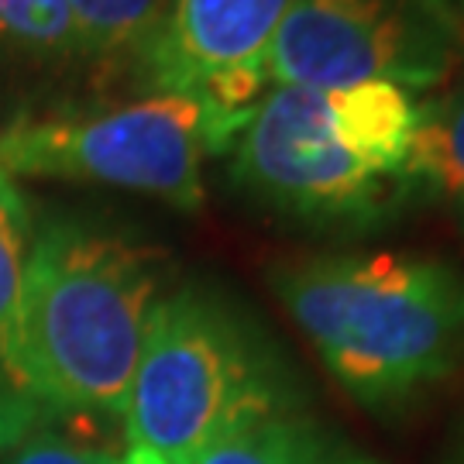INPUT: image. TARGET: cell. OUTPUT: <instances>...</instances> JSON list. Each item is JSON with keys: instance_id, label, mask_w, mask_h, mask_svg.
I'll return each instance as SVG.
<instances>
[{"instance_id": "1", "label": "cell", "mask_w": 464, "mask_h": 464, "mask_svg": "<svg viewBox=\"0 0 464 464\" xmlns=\"http://www.w3.org/2000/svg\"><path fill=\"white\" fill-rule=\"evenodd\" d=\"M159 299V248L90 220H49L17 303V385L42 413L124 420Z\"/></svg>"}, {"instance_id": "2", "label": "cell", "mask_w": 464, "mask_h": 464, "mask_svg": "<svg viewBox=\"0 0 464 464\" xmlns=\"http://www.w3.org/2000/svg\"><path fill=\"white\" fill-rule=\"evenodd\" d=\"M282 310L348 396L413 399L448 375L464 341V282L402 251L310 255L272 268Z\"/></svg>"}, {"instance_id": "3", "label": "cell", "mask_w": 464, "mask_h": 464, "mask_svg": "<svg viewBox=\"0 0 464 464\" xmlns=\"http://www.w3.org/2000/svg\"><path fill=\"white\" fill-rule=\"evenodd\" d=\"M420 100L392 83L268 86L231 145V179L282 214L362 224L402 199Z\"/></svg>"}, {"instance_id": "4", "label": "cell", "mask_w": 464, "mask_h": 464, "mask_svg": "<svg viewBox=\"0 0 464 464\" xmlns=\"http://www.w3.org/2000/svg\"><path fill=\"white\" fill-rule=\"evenodd\" d=\"M282 413L276 358L227 299L183 285L155 303L124 410L128 444L186 464L217 437Z\"/></svg>"}, {"instance_id": "5", "label": "cell", "mask_w": 464, "mask_h": 464, "mask_svg": "<svg viewBox=\"0 0 464 464\" xmlns=\"http://www.w3.org/2000/svg\"><path fill=\"white\" fill-rule=\"evenodd\" d=\"M245 117L179 93H149L117 107L21 117L0 131V169L14 179L97 183L197 214L203 166L227 155Z\"/></svg>"}, {"instance_id": "6", "label": "cell", "mask_w": 464, "mask_h": 464, "mask_svg": "<svg viewBox=\"0 0 464 464\" xmlns=\"http://www.w3.org/2000/svg\"><path fill=\"white\" fill-rule=\"evenodd\" d=\"M464 59L454 0H299L268 59V86L392 83L430 90Z\"/></svg>"}, {"instance_id": "7", "label": "cell", "mask_w": 464, "mask_h": 464, "mask_svg": "<svg viewBox=\"0 0 464 464\" xmlns=\"http://www.w3.org/2000/svg\"><path fill=\"white\" fill-rule=\"evenodd\" d=\"M299 0H166L145 42L151 93H179L248 117L268 90V59Z\"/></svg>"}, {"instance_id": "8", "label": "cell", "mask_w": 464, "mask_h": 464, "mask_svg": "<svg viewBox=\"0 0 464 464\" xmlns=\"http://www.w3.org/2000/svg\"><path fill=\"white\" fill-rule=\"evenodd\" d=\"M34 245L32 203L14 176L0 169V444L28 430L38 420V406L24 396L14 375V320L24 272Z\"/></svg>"}, {"instance_id": "9", "label": "cell", "mask_w": 464, "mask_h": 464, "mask_svg": "<svg viewBox=\"0 0 464 464\" xmlns=\"http://www.w3.org/2000/svg\"><path fill=\"white\" fill-rule=\"evenodd\" d=\"M402 193L464 207V83L440 100L420 103L413 149L402 169Z\"/></svg>"}, {"instance_id": "10", "label": "cell", "mask_w": 464, "mask_h": 464, "mask_svg": "<svg viewBox=\"0 0 464 464\" xmlns=\"http://www.w3.org/2000/svg\"><path fill=\"white\" fill-rule=\"evenodd\" d=\"M186 464H327L316 430L282 413L217 437Z\"/></svg>"}, {"instance_id": "11", "label": "cell", "mask_w": 464, "mask_h": 464, "mask_svg": "<svg viewBox=\"0 0 464 464\" xmlns=\"http://www.w3.org/2000/svg\"><path fill=\"white\" fill-rule=\"evenodd\" d=\"M66 7L76 52L100 59L145 49L166 0H66Z\"/></svg>"}, {"instance_id": "12", "label": "cell", "mask_w": 464, "mask_h": 464, "mask_svg": "<svg viewBox=\"0 0 464 464\" xmlns=\"http://www.w3.org/2000/svg\"><path fill=\"white\" fill-rule=\"evenodd\" d=\"M0 38L32 55H72L66 0H0Z\"/></svg>"}, {"instance_id": "13", "label": "cell", "mask_w": 464, "mask_h": 464, "mask_svg": "<svg viewBox=\"0 0 464 464\" xmlns=\"http://www.w3.org/2000/svg\"><path fill=\"white\" fill-rule=\"evenodd\" d=\"M0 464H121V458L93 440L32 423L0 444Z\"/></svg>"}, {"instance_id": "14", "label": "cell", "mask_w": 464, "mask_h": 464, "mask_svg": "<svg viewBox=\"0 0 464 464\" xmlns=\"http://www.w3.org/2000/svg\"><path fill=\"white\" fill-rule=\"evenodd\" d=\"M121 464H169L166 458H159L155 450L141 448V444H128V450L121 454Z\"/></svg>"}, {"instance_id": "15", "label": "cell", "mask_w": 464, "mask_h": 464, "mask_svg": "<svg viewBox=\"0 0 464 464\" xmlns=\"http://www.w3.org/2000/svg\"><path fill=\"white\" fill-rule=\"evenodd\" d=\"M454 464H464V454H461V461H454Z\"/></svg>"}, {"instance_id": "16", "label": "cell", "mask_w": 464, "mask_h": 464, "mask_svg": "<svg viewBox=\"0 0 464 464\" xmlns=\"http://www.w3.org/2000/svg\"><path fill=\"white\" fill-rule=\"evenodd\" d=\"M358 464H368V461H358Z\"/></svg>"}, {"instance_id": "17", "label": "cell", "mask_w": 464, "mask_h": 464, "mask_svg": "<svg viewBox=\"0 0 464 464\" xmlns=\"http://www.w3.org/2000/svg\"><path fill=\"white\" fill-rule=\"evenodd\" d=\"M461 4H464V0H461Z\"/></svg>"}]
</instances>
